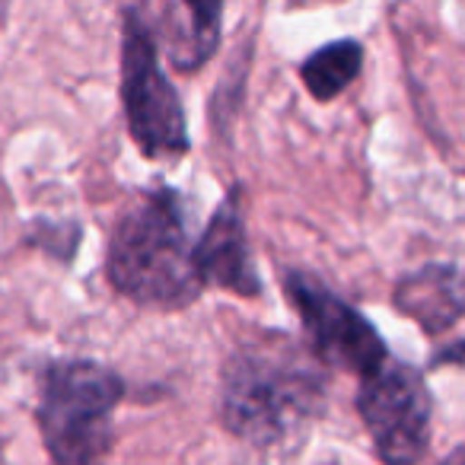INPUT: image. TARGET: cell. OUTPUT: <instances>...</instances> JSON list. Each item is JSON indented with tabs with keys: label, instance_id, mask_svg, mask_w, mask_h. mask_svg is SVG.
I'll use <instances>...</instances> for the list:
<instances>
[{
	"label": "cell",
	"instance_id": "cell-1",
	"mask_svg": "<svg viewBox=\"0 0 465 465\" xmlns=\"http://www.w3.org/2000/svg\"><path fill=\"white\" fill-rule=\"evenodd\" d=\"M325 405V367L310 344L284 331H259L223 361L220 418L252 446H274Z\"/></svg>",
	"mask_w": 465,
	"mask_h": 465
},
{
	"label": "cell",
	"instance_id": "cell-2",
	"mask_svg": "<svg viewBox=\"0 0 465 465\" xmlns=\"http://www.w3.org/2000/svg\"><path fill=\"white\" fill-rule=\"evenodd\" d=\"M109 284L137 306L185 310L204 291L182 198L173 188L141 192L115 220L105 259Z\"/></svg>",
	"mask_w": 465,
	"mask_h": 465
},
{
	"label": "cell",
	"instance_id": "cell-3",
	"mask_svg": "<svg viewBox=\"0 0 465 465\" xmlns=\"http://www.w3.org/2000/svg\"><path fill=\"white\" fill-rule=\"evenodd\" d=\"M124 399V380L115 370L84 357L52 361L39 380L42 443L52 465H99L115 433L112 414Z\"/></svg>",
	"mask_w": 465,
	"mask_h": 465
},
{
	"label": "cell",
	"instance_id": "cell-4",
	"mask_svg": "<svg viewBox=\"0 0 465 465\" xmlns=\"http://www.w3.org/2000/svg\"><path fill=\"white\" fill-rule=\"evenodd\" d=\"M122 99L124 118L143 156H182L188 141L185 109L160 64V48L137 7L122 14Z\"/></svg>",
	"mask_w": 465,
	"mask_h": 465
},
{
	"label": "cell",
	"instance_id": "cell-5",
	"mask_svg": "<svg viewBox=\"0 0 465 465\" xmlns=\"http://www.w3.org/2000/svg\"><path fill=\"white\" fill-rule=\"evenodd\" d=\"M284 293L303 322L306 338H310L306 344L322 367H335L367 380L389 363V351L380 331L354 306L331 293L322 281L306 272H287Z\"/></svg>",
	"mask_w": 465,
	"mask_h": 465
},
{
	"label": "cell",
	"instance_id": "cell-6",
	"mask_svg": "<svg viewBox=\"0 0 465 465\" xmlns=\"http://www.w3.org/2000/svg\"><path fill=\"white\" fill-rule=\"evenodd\" d=\"M430 392L408 363L389 361L367 376L357 392V411L386 465H418L430 450Z\"/></svg>",
	"mask_w": 465,
	"mask_h": 465
},
{
	"label": "cell",
	"instance_id": "cell-7",
	"mask_svg": "<svg viewBox=\"0 0 465 465\" xmlns=\"http://www.w3.org/2000/svg\"><path fill=\"white\" fill-rule=\"evenodd\" d=\"M194 262H198L201 281L220 291L240 293V297H259L262 281L255 272L252 249H249L246 220L240 207V188H232L213 217L207 220L201 240L194 242Z\"/></svg>",
	"mask_w": 465,
	"mask_h": 465
},
{
	"label": "cell",
	"instance_id": "cell-8",
	"mask_svg": "<svg viewBox=\"0 0 465 465\" xmlns=\"http://www.w3.org/2000/svg\"><path fill=\"white\" fill-rule=\"evenodd\" d=\"M141 20L147 23L160 54H166L169 64L182 74H192L213 58L220 45V4H163L153 10H141Z\"/></svg>",
	"mask_w": 465,
	"mask_h": 465
},
{
	"label": "cell",
	"instance_id": "cell-9",
	"mask_svg": "<svg viewBox=\"0 0 465 465\" xmlns=\"http://www.w3.org/2000/svg\"><path fill=\"white\" fill-rule=\"evenodd\" d=\"M395 303L405 316H411L430 335H437L465 316V272L450 265L420 268L418 274L399 284Z\"/></svg>",
	"mask_w": 465,
	"mask_h": 465
},
{
	"label": "cell",
	"instance_id": "cell-10",
	"mask_svg": "<svg viewBox=\"0 0 465 465\" xmlns=\"http://www.w3.org/2000/svg\"><path fill=\"white\" fill-rule=\"evenodd\" d=\"M363 67V48L354 39H341L322 45L319 52H312L300 67L303 86L310 90L312 99L319 103H331L335 96H341L351 84L357 80Z\"/></svg>",
	"mask_w": 465,
	"mask_h": 465
},
{
	"label": "cell",
	"instance_id": "cell-11",
	"mask_svg": "<svg viewBox=\"0 0 465 465\" xmlns=\"http://www.w3.org/2000/svg\"><path fill=\"white\" fill-rule=\"evenodd\" d=\"M450 361H465V341L452 344V348H446L437 354V363H450Z\"/></svg>",
	"mask_w": 465,
	"mask_h": 465
},
{
	"label": "cell",
	"instance_id": "cell-12",
	"mask_svg": "<svg viewBox=\"0 0 465 465\" xmlns=\"http://www.w3.org/2000/svg\"><path fill=\"white\" fill-rule=\"evenodd\" d=\"M446 465H465V446H462V450H456V452H452V456H450V462H446Z\"/></svg>",
	"mask_w": 465,
	"mask_h": 465
}]
</instances>
